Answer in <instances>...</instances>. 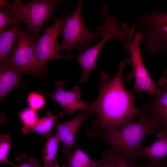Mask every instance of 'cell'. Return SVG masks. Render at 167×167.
<instances>
[{"instance_id": "cell-1", "label": "cell", "mask_w": 167, "mask_h": 167, "mask_svg": "<svg viewBox=\"0 0 167 167\" xmlns=\"http://www.w3.org/2000/svg\"><path fill=\"white\" fill-rule=\"evenodd\" d=\"M129 63L127 54L119 64L118 71L115 77L101 71L100 92L96 99L91 103L92 112L96 113L98 118L91 126L86 128L97 131L117 128L134 119L140 113L134 104L136 98L132 90L127 91L122 79V72Z\"/></svg>"}, {"instance_id": "cell-2", "label": "cell", "mask_w": 167, "mask_h": 167, "mask_svg": "<svg viewBox=\"0 0 167 167\" xmlns=\"http://www.w3.org/2000/svg\"><path fill=\"white\" fill-rule=\"evenodd\" d=\"M147 105L142 106L137 121L131 120L114 129L98 131L85 130L90 137L101 139L110 145L116 153L125 156L135 161L143 157L139 153L146 137L159 132L151 118H149Z\"/></svg>"}, {"instance_id": "cell-3", "label": "cell", "mask_w": 167, "mask_h": 167, "mask_svg": "<svg viewBox=\"0 0 167 167\" xmlns=\"http://www.w3.org/2000/svg\"><path fill=\"white\" fill-rule=\"evenodd\" d=\"M102 10L105 20L102 25L104 34L101 40L96 45L88 48L83 54L78 57L73 56V58L77 60L83 70L82 83L88 80L90 72L93 68L98 69L96 66L97 57L102 47L109 39L116 38L122 44L124 49L128 51L129 45L135 35V25L129 28L126 22L121 23L118 20V16L110 15L105 4Z\"/></svg>"}, {"instance_id": "cell-4", "label": "cell", "mask_w": 167, "mask_h": 167, "mask_svg": "<svg viewBox=\"0 0 167 167\" xmlns=\"http://www.w3.org/2000/svg\"><path fill=\"white\" fill-rule=\"evenodd\" d=\"M83 1L78 2L74 12L66 17L63 16L59 28L58 36L63 37L62 43L58 45V49L63 50L70 54L73 48H77L81 53L89 48L91 43L104 34L102 25L96 27L98 31L93 32L85 26L82 16Z\"/></svg>"}, {"instance_id": "cell-5", "label": "cell", "mask_w": 167, "mask_h": 167, "mask_svg": "<svg viewBox=\"0 0 167 167\" xmlns=\"http://www.w3.org/2000/svg\"><path fill=\"white\" fill-rule=\"evenodd\" d=\"M64 3L57 0H33L23 4L21 0L9 1L4 9L20 24L24 23L28 32L40 38L41 29L50 18L56 9Z\"/></svg>"}, {"instance_id": "cell-6", "label": "cell", "mask_w": 167, "mask_h": 167, "mask_svg": "<svg viewBox=\"0 0 167 167\" xmlns=\"http://www.w3.org/2000/svg\"><path fill=\"white\" fill-rule=\"evenodd\" d=\"M144 46L152 54L162 50L165 52L167 45V13L153 11L145 13L139 21Z\"/></svg>"}, {"instance_id": "cell-7", "label": "cell", "mask_w": 167, "mask_h": 167, "mask_svg": "<svg viewBox=\"0 0 167 167\" xmlns=\"http://www.w3.org/2000/svg\"><path fill=\"white\" fill-rule=\"evenodd\" d=\"M143 38V34L140 31L135 33L131 40L128 52L130 53L129 60L132 70L131 73L126 76L125 79L129 81L134 78V90L139 93L142 91L146 92L152 96L158 93L160 89L153 81L143 62L140 46Z\"/></svg>"}, {"instance_id": "cell-8", "label": "cell", "mask_w": 167, "mask_h": 167, "mask_svg": "<svg viewBox=\"0 0 167 167\" xmlns=\"http://www.w3.org/2000/svg\"><path fill=\"white\" fill-rule=\"evenodd\" d=\"M64 15L57 17L54 24L50 27L45 28V32L35 44V51L38 64L34 74L35 77L43 78L46 75V66L47 62L54 59L63 58H70L71 54H60L57 40L60 26Z\"/></svg>"}, {"instance_id": "cell-9", "label": "cell", "mask_w": 167, "mask_h": 167, "mask_svg": "<svg viewBox=\"0 0 167 167\" xmlns=\"http://www.w3.org/2000/svg\"><path fill=\"white\" fill-rule=\"evenodd\" d=\"M17 38L13 53L9 58L7 65L17 68L23 74L34 75L38 64L34 43L36 38L20 28L19 29Z\"/></svg>"}, {"instance_id": "cell-10", "label": "cell", "mask_w": 167, "mask_h": 167, "mask_svg": "<svg viewBox=\"0 0 167 167\" xmlns=\"http://www.w3.org/2000/svg\"><path fill=\"white\" fill-rule=\"evenodd\" d=\"M65 84L63 81H59L55 84L57 91L50 94L41 90L37 91L43 93L51 97L57 101L62 107L65 115L67 114L69 117L74 113L79 110H84L89 113H92L91 103L83 100L80 96L81 89L79 87H75L69 92L64 90Z\"/></svg>"}, {"instance_id": "cell-11", "label": "cell", "mask_w": 167, "mask_h": 167, "mask_svg": "<svg viewBox=\"0 0 167 167\" xmlns=\"http://www.w3.org/2000/svg\"><path fill=\"white\" fill-rule=\"evenodd\" d=\"M166 71L165 76L159 81L161 87L160 92L151 96L152 100L146 104L148 114L153 120L159 132H167V77Z\"/></svg>"}, {"instance_id": "cell-12", "label": "cell", "mask_w": 167, "mask_h": 167, "mask_svg": "<svg viewBox=\"0 0 167 167\" xmlns=\"http://www.w3.org/2000/svg\"><path fill=\"white\" fill-rule=\"evenodd\" d=\"M89 113L87 111L82 112L69 121L54 123L53 127L62 143L64 154L66 155L71 152L72 146L76 143L79 129L83 122L88 119Z\"/></svg>"}, {"instance_id": "cell-13", "label": "cell", "mask_w": 167, "mask_h": 167, "mask_svg": "<svg viewBox=\"0 0 167 167\" xmlns=\"http://www.w3.org/2000/svg\"><path fill=\"white\" fill-rule=\"evenodd\" d=\"M23 75L14 67L0 66V101L14 89L21 85Z\"/></svg>"}, {"instance_id": "cell-14", "label": "cell", "mask_w": 167, "mask_h": 167, "mask_svg": "<svg viewBox=\"0 0 167 167\" xmlns=\"http://www.w3.org/2000/svg\"><path fill=\"white\" fill-rule=\"evenodd\" d=\"M20 24L18 22L10 28L0 32V66L7 65L9 56L15 47Z\"/></svg>"}, {"instance_id": "cell-15", "label": "cell", "mask_w": 167, "mask_h": 167, "mask_svg": "<svg viewBox=\"0 0 167 167\" xmlns=\"http://www.w3.org/2000/svg\"><path fill=\"white\" fill-rule=\"evenodd\" d=\"M156 136L158 139L150 145L141 149L139 154L148 160L157 161L166 158L167 154V132H159Z\"/></svg>"}, {"instance_id": "cell-16", "label": "cell", "mask_w": 167, "mask_h": 167, "mask_svg": "<svg viewBox=\"0 0 167 167\" xmlns=\"http://www.w3.org/2000/svg\"><path fill=\"white\" fill-rule=\"evenodd\" d=\"M74 151L67 154L66 163L62 167H92L102 162L107 155V151H104L101 160L96 161L91 159L87 155L78 148L76 143L74 145Z\"/></svg>"}, {"instance_id": "cell-17", "label": "cell", "mask_w": 167, "mask_h": 167, "mask_svg": "<svg viewBox=\"0 0 167 167\" xmlns=\"http://www.w3.org/2000/svg\"><path fill=\"white\" fill-rule=\"evenodd\" d=\"M64 115L62 112L58 115H54L49 110H47V113L44 117L32 126H23L22 131L24 134L36 132L43 137H47L51 131L56 121L59 117H63Z\"/></svg>"}, {"instance_id": "cell-18", "label": "cell", "mask_w": 167, "mask_h": 167, "mask_svg": "<svg viewBox=\"0 0 167 167\" xmlns=\"http://www.w3.org/2000/svg\"><path fill=\"white\" fill-rule=\"evenodd\" d=\"M46 137L47 142L42 151L44 162L42 167H60L56 156L60 139L55 133L54 134L53 131Z\"/></svg>"}, {"instance_id": "cell-19", "label": "cell", "mask_w": 167, "mask_h": 167, "mask_svg": "<svg viewBox=\"0 0 167 167\" xmlns=\"http://www.w3.org/2000/svg\"><path fill=\"white\" fill-rule=\"evenodd\" d=\"M10 135L4 134L0 135V162L8 164L13 166L14 164L9 161L8 155L10 150L14 147L11 144Z\"/></svg>"}, {"instance_id": "cell-20", "label": "cell", "mask_w": 167, "mask_h": 167, "mask_svg": "<svg viewBox=\"0 0 167 167\" xmlns=\"http://www.w3.org/2000/svg\"><path fill=\"white\" fill-rule=\"evenodd\" d=\"M19 116L23 126H32L39 119L36 111L30 108H26L21 111L19 114Z\"/></svg>"}, {"instance_id": "cell-21", "label": "cell", "mask_w": 167, "mask_h": 167, "mask_svg": "<svg viewBox=\"0 0 167 167\" xmlns=\"http://www.w3.org/2000/svg\"><path fill=\"white\" fill-rule=\"evenodd\" d=\"M27 100L30 108L35 111L42 108L45 103V99L42 95L34 92L29 95Z\"/></svg>"}, {"instance_id": "cell-22", "label": "cell", "mask_w": 167, "mask_h": 167, "mask_svg": "<svg viewBox=\"0 0 167 167\" xmlns=\"http://www.w3.org/2000/svg\"><path fill=\"white\" fill-rule=\"evenodd\" d=\"M18 22L8 11L0 7V32L7 26H11Z\"/></svg>"}, {"instance_id": "cell-23", "label": "cell", "mask_w": 167, "mask_h": 167, "mask_svg": "<svg viewBox=\"0 0 167 167\" xmlns=\"http://www.w3.org/2000/svg\"><path fill=\"white\" fill-rule=\"evenodd\" d=\"M26 155L22 154L19 157L15 159L16 162L19 163V165L14 164V167H42L36 160L32 157H30L28 161L25 160Z\"/></svg>"}, {"instance_id": "cell-24", "label": "cell", "mask_w": 167, "mask_h": 167, "mask_svg": "<svg viewBox=\"0 0 167 167\" xmlns=\"http://www.w3.org/2000/svg\"><path fill=\"white\" fill-rule=\"evenodd\" d=\"M116 153V167H136L134 161L122 155Z\"/></svg>"}, {"instance_id": "cell-25", "label": "cell", "mask_w": 167, "mask_h": 167, "mask_svg": "<svg viewBox=\"0 0 167 167\" xmlns=\"http://www.w3.org/2000/svg\"><path fill=\"white\" fill-rule=\"evenodd\" d=\"M116 153L110 149L100 167H116Z\"/></svg>"}, {"instance_id": "cell-26", "label": "cell", "mask_w": 167, "mask_h": 167, "mask_svg": "<svg viewBox=\"0 0 167 167\" xmlns=\"http://www.w3.org/2000/svg\"><path fill=\"white\" fill-rule=\"evenodd\" d=\"M136 167H167V158L161 161L148 160L146 163Z\"/></svg>"}, {"instance_id": "cell-27", "label": "cell", "mask_w": 167, "mask_h": 167, "mask_svg": "<svg viewBox=\"0 0 167 167\" xmlns=\"http://www.w3.org/2000/svg\"><path fill=\"white\" fill-rule=\"evenodd\" d=\"M9 1L5 0H0V7L5 9L8 5Z\"/></svg>"}, {"instance_id": "cell-28", "label": "cell", "mask_w": 167, "mask_h": 167, "mask_svg": "<svg viewBox=\"0 0 167 167\" xmlns=\"http://www.w3.org/2000/svg\"><path fill=\"white\" fill-rule=\"evenodd\" d=\"M6 116L5 113L3 112L0 115V125L5 122L6 120Z\"/></svg>"}, {"instance_id": "cell-29", "label": "cell", "mask_w": 167, "mask_h": 167, "mask_svg": "<svg viewBox=\"0 0 167 167\" xmlns=\"http://www.w3.org/2000/svg\"><path fill=\"white\" fill-rule=\"evenodd\" d=\"M102 163H101L96 165H95L92 167H100V166H101V164H102Z\"/></svg>"}]
</instances>
